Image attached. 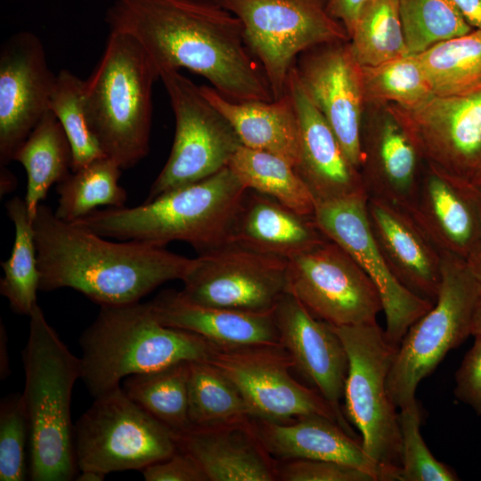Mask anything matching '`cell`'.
<instances>
[{"label": "cell", "instance_id": "7c38bea8", "mask_svg": "<svg viewBox=\"0 0 481 481\" xmlns=\"http://www.w3.org/2000/svg\"><path fill=\"white\" fill-rule=\"evenodd\" d=\"M287 293L332 326L377 322L379 293L358 263L328 238L288 262Z\"/></svg>", "mask_w": 481, "mask_h": 481}, {"label": "cell", "instance_id": "74e56055", "mask_svg": "<svg viewBox=\"0 0 481 481\" xmlns=\"http://www.w3.org/2000/svg\"><path fill=\"white\" fill-rule=\"evenodd\" d=\"M399 12L411 55L475 29L452 0H399Z\"/></svg>", "mask_w": 481, "mask_h": 481}, {"label": "cell", "instance_id": "44dd1931", "mask_svg": "<svg viewBox=\"0 0 481 481\" xmlns=\"http://www.w3.org/2000/svg\"><path fill=\"white\" fill-rule=\"evenodd\" d=\"M286 89L291 95L299 128V160L295 167L315 204L366 193L359 170L347 159L331 127L309 98L295 65Z\"/></svg>", "mask_w": 481, "mask_h": 481}, {"label": "cell", "instance_id": "ac0fdd59", "mask_svg": "<svg viewBox=\"0 0 481 481\" xmlns=\"http://www.w3.org/2000/svg\"><path fill=\"white\" fill-rule=\"evenodd\" d=\"M295 68L309 98L322 114L349 162L360 171L363 161L362 111L365 102L361 66L344 42L306 51Z\"/></svg>", "mask_w": 481, "mask_h": 481}, {"label": "cell", "instance_id": "4316f807", "mask_svg": "<svg viewBox=\"0 0 481 481\" xmlns=\"http://www.w3.org/2000/svg\"><path fill=\"white\" fill-rule=\"evenodd\" d=\"M360 169L368 196L390 202L409 212L420 183L422 159L400 122L390 113L373 130L369 146H363Z\"/></svg>", "mask_w": 481, "mask_h": 481}, {"label": "cell", "instance_id": "52a82bcc", "mask_svg": "<svg viewBox=\"0 0 481 481\" xmlns=\"http://www.w3.org/2000/svg\"><path fill=\"white\" fill-rule=\"evenodd\" d=\"M441 281L432 307L407 330L387 377L389 396L397 409L416 399L419 384L446 354L471 335L481 286L466 260L441 253Z\"/></svg>", "mask_w": 481, "mask_h": 481}, {"label": "cell", "instance_id": "8d00e7d4", "mask_svg": "<svg viewBox=\"0 0 481 481\" xmlns=\"http://www.w3.org/2000/svg\"><path fill=\"white\" fill-rule=\"evenodd\" d=\"M365 102H391L417 108L435 94L417 55H405L372 67H361Z\"/></svg>", "mask_w": 481, "mask_h": 481}, {"label": "cell", "instance_id": "30bf717a", "mask_svg": "<svg viewBox=\"0 0 481 481\" xmlns=\"http://www.w3.org/2000/svg\"><path fill=\"white\" fill-rule=\"evenodd\" d=\"M240 21L245 41L258 60L273 99L286 93L299 53L349 36L328 11L326 0H214Z\"/></svg>", "mask_w": 481, "mask_h": 481}, {"label": "cell", "instance_id": "9c48e42d", "mask_svg": "<svg viewBox=\"0 0 481 481\" xmlns=\"http://www.w3.org/2000/svg\"><path fill=\"white\" fill-rule=\"evenodd\" d=\"M78 470L107 475L143 470L176 450L175 432L131 400L118 386L94 397L74 426Z\"/></svg>", "mask_w": 481, "mask_h": 481}, {"label": "cell", "instance_id": "5bb4252c", "mask_svg": "<svg viewBox=\"0 0 481 481\" xmlns=\"http://www.w3.org/2000/svg\"><path fill=\"white\" fill-rule=\"evenodd\" d=\"M288 262L228 243L195 258L178 293L202 306L269 312L287 292Z\"/></svg>", "mask_w": 481, "mask_h": 481}, {"label": "cell", "instance_id": "603a6c76", "mask_svg": "<svg viewBox=\"0 0 481 481\" xmlns=\"http://www.w3.org/2000/svg\"><path fill=\"white\" fill-rule=\"evenodd\" d=\"M251 419L191 426L175 433L177 448L196 460L208 481L278 480V463L258 438Z\"/></svg>", "mask_w": 481, "mask_h": 481}, {"label": "cell", "instance_id": "f35d334b", "mask_svg": "<svg viewBox=\"0 0 481 481\" xmlns=\"http://www.w3.org/2000/svg\"><path fill=\"white\" fill-rule=\"evenodd\" d=\"M84 80L68 69L56 77L50 110L61 123L72 151V171L106 157L88 126L83 104Z\"/></svg>", "mask_w": 481, "mask_h": 481}, {"label": "cell", "instance_id": "ab89813d", "mask_svg": "<svg viewBox=\"0 0 481 481\" xmlns=\"http://www.w3.org/2000/svg\"><path fill=\"white\" fill-rule=\"evenodd\" d=\"M401 466L399 481H456V472L435 458L421 434V412L418 401L399 409Z\"/></svg>", "mask_w": 481, "mask_h": 481}, {"label": "cell", "instance_id": "7bdbcfd3", "mask_svg": "<svg viewBox=\"0 0 481 481\" xmlns=\"http://www.w3.org/2000/svg\"><path fill=\"white\" fill-rule=\"evenodd\" d=\"M453 394L481 416V338H475L455 373Z\"/></svg>", "mask_w": 481, "mask_h": 481}, {"label": "cell", "instance_id": "681fc988", "mask_svg": "<svg viewBox=\"0 0 481 481\" xmlns=\"http://www.w3.org/2000/svg\"><path fill=\"white\" fill-rule=\"evenodd\" d=\"M467 263L481 286V246L467 260Z\"/></svg>", "mask_w": 481, "mask_h": 481}, {"label": "cell", "instance_id": "4fadbf2b", "mask_svg": "<svg viewBox=\"0 0 481 481\" xmlns=\"http://www.w3.org/2000/svg\"><path fill=\"white\" fill-rule=\"evenodd\" d=\"M207 362L236 386L254 419L287 423L317 414L338 422L323 396L291 376L293 359L281 345L216 346Z\"/></svg>", "mask_w": 481, "mask_h": 481}, {"label": "cell", "instance_id": "9a60e30c", "mask_svg": "<svg viewBox=\"0 0 481 481\" xmlns=\"http://www.w3.org/2000/svg\"><path fill=\"white\" fill-rule=\"evenodd\" d=\"M366 193L318 202L314 219L321 232L343 248L376 286L386 318L385 337L397 347L409 327L433 302L404 286L394 275L371 234Z\"/></svg>", "mask_w": 481, "mask_h": 481}, {"label": "cell", "instance_id": "ee69618b", "mask_svg": "<svg viewBox=\"0 0 481 481\" xmlns=\"http://www.w3.org/2000/svg\"><path fill=\"white\" fill-rule=\"evenodd\" d=\"M143 475L146 481H208L196 460L178 448L170 457L143 469Z\"/></svg>", "mask_w": 481, "mask_h": 481}, {"label": "cell", "instance_id": "f5cc1de1", "mask_svg": "<svg viewBox=\"0 0 481 481\" xmlns=\"http://www.w3.org/2000/svg\"><path fill=\"white\" fill-rule=\"evenodd\" d=\"M477 192L480 205H481V177L475 181L474 183H471Z\"/></svg>", "mask_w": 481, "mask_h": 481}, {"label": "cell", "instance_id": "4dcf8cb0", "mask_svg": "<svg viewBox=\"0 0 481 481\" xmlns=\"http://www.w3.org/2000/svg\"><path fill=\"white\" fill-rule=\"evenodd\" d=\"M7 216L15 229L10 257L1 263L4 276L0 293L10 308L18 314L29 316L39 290V271L33 220L24 199L13 197L5 203Z\"/></svg>", "mask_w": 481, "mask_h": 481}, {"label": "cell", "instance_id": "f6af8a7d", "mask_svg": "<svg viewBox=\"0 0 481 481\" xmlns=\"http://www.w3.org/2000/svg\"><path fill=\"white\" fill-rule=\"evenodd\" d=\"M371 0H326L329 12L346 29L350 37L356 20Z\"/></svg>", "mask_w": 481, "mask_h": 481}, {"label": "cell", "instance_id": "f546056e", "mask_svg": "<svg viewBox=\"0 0 481 481\" xmlns=\"http://www.w3.org/2000/svg\"><path fill=\"white\" fill-rule=\"evenodd\" d=\"M227 167L247 190L267 195L300 215L314 216L312 192L295 167L283 158L241 145Z\"/></svg>", "mask_w": 481, "mask_h": 481}, {"label": "cell", "instance_id": "d6a6232c", "mask_svg": "<svg viewBox=\"0 0 481 481\" xmlns=\"http://www.w3.org/2000/svg\"><path fill=\"white\" fill-rule=\"evenodd\" d=\"M121 170L113 159L102 157L72 171L57 183L59 199L55 216L66 222H75L100 206L126 207V191L119 184Z\"/></svg>", "mask_w": 481, "mask_h": 481}, {"label": "cell", "instance_id": "60d3db41", "mask_svg": "<svg viewBox=\"0 0 481 481\" xmlns=\"http://www.w3.org/2000/svg\"><path fill=\"white\" fill-rule=\"evenodd\" d=\"M30 427L22 394L13 393L0 404V480L24 481L29 477L26 447Z\"/></svg>", "mask_w": 481, "mask_h": 481}, {"label": "cell", "instance_id": "7402d4cb", "mask_svg": "<svg viewBox=\"0 0 481 481\" xmlns=\"http://www.w3.org/2000/svg\"><path fill=\"white\" fill-rule=\"evenodd\" d=\"M367 218L373 239L396 279L434 303L441 281L442 255L409 213L368 196Z\"/></svg>", "mask_w": 481, "mask_h": 481}, {"label": "cell", "instance_id": "d6986e66", "mask_svg": "<svg viewBox=\"0 0 481 481\" xmlns=\"http://www.w3.org/2000/svg\"><path fill=\"white\" fill-rule=\"evenodd\" d=\"M273 315L281 346L290 355L294 368L330 404L339 426L356 437L340 404L347 373V355L332 326L314 317L287 292L277 302Z\"/></svg>", "mask_w": 481, "mask_h": 481}, {"label": "cell", "instance_id": "8992f818", "mask_svg": "<svg viewBox=\"0 0 481 481\" xmlns=\"http://www.w3.org/2000/svg\"><path fill=\"white\" fill-rule=\"evenodd\" d=\"M155 66L132 37L110 31L101 59L84 80L83 104L104 155L123 169L150 150Z\"/></svg>", "mask_w": 481, "mask_h": 481}, {"label": "cell", "instance_id": "f907efd6", "mask_svg": "<svg viewBox=\"0 0 481 481\" xmlns=\"http://www.w3.org/2000/svg\"><path fill=\"white\" fill-rule=\"evenodd\" d=\"M471 336H473L474 338H481V298L477 303L473 315Z\"/></svg>", "mask_w": 481, "mask_h": 481}, {"label": "cell", "instance_id": "ba28073f", "mask_svg": "<svg viewBox=\"0 0 481 481\" xmlns=\"http://www.w3.org/2000/svg\"><path fill=\"white\" fill-rule=\"evenodd\" d=\"M332 328L343 343L348 361L344 414L360 431L367 455L399 481L398 412L387 390V377L397 347L388 343L378 322Z\"/></svg>", "mask_w": 481, "mask_h": 481}, {"label": "cell", "instance_id": "ffe728a7", "mask_svg": "<svg viewBox=\"0 0 481 481\" xmlns=\"http://www.w3.org/2000/svg\"><path fill=\"white\" fill-rule=\"evenodd\" d=\"M409 214L441 253L468 260L481 246V205L473 184L426 162Z\"/></svg>", "mask_w": 481, "mask_h": 481}, {"label": "cell", "instance_id": "6da1fadb", "mask_svg": "<svg viewBox=\"0 0 481 481\" xmlns=\"http://www.w3.org/2000/svg\"><path fill=\"white\" fill-rule=\"evenodd\" d=\"M105 21L136 40L159 75L186 69L232 101L274 100L240 21L214 0H114Z\"/></svg>", "mask_w": 481, "mask_h": 481}, {"label": "cell", "instance_id": "8fae6325", "mask_svg": "<svg viewBox=\"0 0 481 481\" xmlns=\"http://www.w3.org/2000/svg\"><path fill=\"white\" fill-rule=\"evenodd\" d=\"M159 78L170 100L175 131L170 155L144 202L217 173L242 145L200 86L175 69L159 71Z\"/></svg>", "mask_w": 481, "mask_h": 481}, {"label": "cell", "instance_id": "83f0119b", "mask_svg": "<svg viewBox=\"0 0 481 481\" xmlns=\"http://www.w3.org/2000/svg\"><path fill=\"white\" fill-rule=\"evenodd\" d=\"M205 97L229 120L245 147L278 155L295 167L299 160L298 119L291 95L265 101H232L212 86Z\"/></svg>", "mask_w": 481, "mask_h": 481}, {"label": "cell", "instance_id": "816d5d0a", "mask_svg": "<svg viewBox=\"0 0 481 481\" xmlns=\"http://www.w3.org/2000/svg\"><path fill=\"white\" fill-rule=\"evenodd\" d=\"M105 474L94 470H80L76 477L77 481H102Z\"/></svg>", "mask_w": 481, "mask_h": 481}, {"label": "cell", "instance_id": "c3c4849f", "mask_svg": "<svg viewBox=\"0 0 481 481\" xmlns=\"http://www.w3.org/2000/svg\"><path fill=\"white\" fill-rule=\"evenodd\" d=\"M0 176V191L1 196H3L12 192L15 188L16 179L14 175L5 167H1Z\"/></svg>", "mask_w": 481, "mask_h": 481}, {"label": "cell", "instance_id": "e0dca14e", "mask_svg": "<svg viewBox=\"0 0 481 481\" xmlns=\"http://www.w3.org/2000/svg\"><path fill=\"white\" fill-rule=\"evenodd\" d=\"M57 75L44 45L29 31L13 34L0 51V166L5 167L50 110Z\"/></svg>", "mask_w": 481, "mask_h": 481}, {"label": "cell", "instance_id": "277c9868", "mask_svg": "<svg viewBox=\"0 0 481 481\" xmlns=\"http://www.w3.org/2000/svg\"><path fill=\"white\" fill-rule=\"evenodd\" d=\"M29 319V338L21 354L25 373L21 394L30 427L29 478L70 481L79 472L70 403L75 383L81 379V360L49 324L38 303Z\"/></svg>", "mask_w": 481, "mask_h": 481}, {"label": "cell", "instance_id": "cb8c5ba5", "mask_svg": "<svg viewBox=\"0 0 481 481\" xmlns=\"http://www.w3.org/2000/svg\"><path fill=\"white\" fill-rule=\"evenodd\" d=\"M251 420L258 438L273 458L336 461L362 469L375 481H397L391 471L367 455L361 441L327 417L306 415L287 423Z\"/></svg>", "mask_w": 481, "mask_h": 481}, {"label": "cell", "instance_id": "2e32d148", "mask_svg": "<svg viewBox=\"0 0 481 481\" xmlns=\"http://www.w3.org/2000/svg\"><path fill=\"white\" fill-rule=\"evenodd\" d=\"M390 113L426 162L469 183L481 177V88L434 95L417 108L395 106Z\"/></svg>", "mask_w": 481, "mask_h": 481}, {"label": "cell", "instance_id": "d590c367", "mask_svg": "<svg viewBox=\"0 0 481 481\" xmlns=\"http://www.w3.org/2000/svg\"><path fill=\"white\" fill-rule=\"evenodd\" d=\"M351 52L361 67H372L408 55L399 0H371L349 37Z\"/></svg>", "mask_w": 481, "mask_h": 481}, {"label": "cell", "instance_id": "7dc6e473", "mask_svg": "<svg viewBox=\"0 0 481 481\" xmlns=\"http://www.w3.org/2000/svg\"><path fill=\"white\" fill-rule=\"evenodd\" d=\"M6 332L3 322L0 327V377L1 379H5L10 375L9 357L7 354Z\"/></svg>", "mask_w": 481, "mask_h": 481}, {"label": "cell", "instance_id": "5b68a950", "mask_svg": "<svg viewBox=\"0 0 481 481\" xmlns=\"http://www.w3.org/2000/svg\"><path fill=\"white\" fill-rule=\"evenodd\" d=\"M79 345L81 379L94 397L120 386L129 375L208 361L216 346L192 331L162 324L151 303L140 301L100 306Z\"/></svg>", "mask_w": 481, "mask_h": 481}, {"label": "cell", "instance_id": "d4e9b609", "mask_svg": "<svg viewBox=\"0 0 481 481\" xmlns=\"http://www.w3.org/2000/svg\"><path fill=\"white\" fill-rule=\"evenodd\" d=\"M164 325L196 333L218 346L281 345L273 310L246 312L202 306L166 290L150 302Z\"/></svg>", "mask_w": 481, "mask_h": 481}, {"label": "cell", "instance_id": "bcb514c9", "mask_svg": "<svg viewBox=\"0 0 481 481\" xmlns=\"http://www.w3.org/2000/svg\"><path fill=\"white\" fill-rule=\"evenodd\" d=\"M465 20L475 29L481 30V0H452Z\"/></svg>", "mask_w": 481, "mask_h": 481}, {"label": "cell", "instance_id": "836d02e7", "mask_svg": "<svg viewBox=\"0 0 481 481\" xmlns=\"http://www.w3.org/2000/svg\"><path fill=\"white\" fill-rule=\"evenodd\" d=\"M189 363L183 362L122 380L126 395L175 433L189 428Z\"/></svg>", "mask_w": 481, "mask_h": 481}, {"label": "cell", "instance_id": "484cf974", "mask_svg": "<svg viewBox=\"0 0 481 481\" xmlns=\"http://www.w3.org/2000/svg\"><path fill=\"white\" fill-rule=\"evenodd\" d=\"M326 239L314 216L300 215L267 195L247 190L229 243L289 260Z\"/></svg>", "mask_w": 481, "mask_h": 481}, {"label": "cell", "instance_id": "b9f144b4", "mask_svg": "<svg viewBox=\"0 0 481 481\" xmlns=\"http://www.w3.org/2000/svg\"><path fill=\"white\" fill-rule=\"evenodd\" d=\"M282 481H375L372 476L350 465L322 460H287L278 464Z\"/></svg>", "mask_w": 481, "mask_h": 481}, {"label": "cell", "instance_id": "e575fe53", "mask_svg": "<svg viewBox=\"0 0 481 481\" xmlns=\"http://www.w3.org/2000/svg\"><path fill=\"white\" fill-rule=\"evenodd\" d=\"M188 416L192 426L229 424L252 418L236 386L207 361L189 363Z\"/></svg>", "mask_w": 481, "mask_h": 481}, {"label": "cell", "instance_id": "7a4b0ae2", "mask_svg": "<svg viewBox=\"0 0 481 481\" xmlns=\"http://www.w3.org/2000/svg\"><path fill=\"white\" fill-rule=\"evenodd\" d=\"M38 289L70 288L100 306L139 302L161 284L183 281L195 264L166 246L143 240L112 241L40 204L33 220Z\"/></svg>", "mask_w": 481, "mask_h": 481}, {"label": "cell", "instance_id": "3957f363", "mask_svg": "<svg viewBox=\"0 0 481 481\" xmlns=\"http://www.w3.org/2000/svg\"><path fill=\"white\" fill-rule=\"evenodd\" d=\"M247 189L228 167L133 208L94 210L76 220L102 237L167 246L190 244L203 254L228 244Z\"/></svg>", "mask_w": 481, "mask_h": 481}, {"label": "cell", "instance_id": "1f68e13d", "mask_svg": "<svg viewBox=\"0 0 481 481\" xmlns=\"http://www.w3.org/2000/svg\"><path fill=\"white\" fill-rule=\"evenodd\" d=\"M417 57L435 95H461L481 88L479 29L438 43Z\"/></svg>", "mask_w": 481, "mask_h": 481}, {"label": "cell", "instance_id": "f1b7e54d", "mask_svg": "<svg viewBox=\"0 0 481 481\" xmlns=\"http://www.w3.org/2000/svg\"><path fill=\"white\" fill-rule=\"evenodd\" d=\"M13 160L27 174L25 202L34 220L38 206L53 183L63 181L72 172V151L65 132L49 110L16 151Z\"/></svg>", "mask_w": 481, "mask_h": 481}]
</instances>
